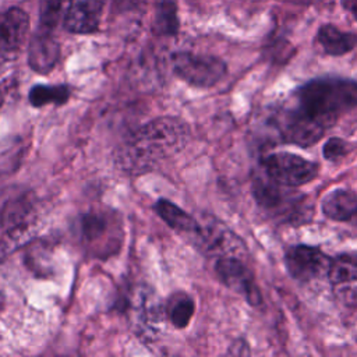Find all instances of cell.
Here are the masks:
<instances>
[{
    "mask_svg": "<svg viewBox=\"0 0 357 357\" xmlns=\"http://www.w3.org/2000/svg\"><path fill=\"white\" fill-rule=\"evenodd\" d=\"M188 124L172 116L158 117L139 127L117 149L116 163L127 174L137 176L159 167L188 142Z\"/></svg>",
    "mask_w": 357,
    "mask_h": 357,
    "instance_id": "1",
    "label": "cell"
},
{
    "mask_svg": "<svg viewBox=\"0 0 357 357\" xmlns=\"http://www.w3.org/2000/svg\"><path fill=\"white\" fill-rule=\"evenodd\" d=\"M296 100L297 109L329 128L357 106V82L337 77L315 78L296 91Z\"/></svg>",
    "mask_w": 357,
    "mask_h": 357,
    "instance_id": "2",
    "label": "cell"
},
{
    "mask_svg": "<svg viewBox=\"0 0 357 357\" xmlns=\"http://www.w3.org/2000/svg\"><path fill=\"white\" fill-rule=\"evenodd\" d=\"M266 177L258 176L252 183V194L258 205L279 220H303V215L307 213L304 212L307 211L305 197L287 190V185L273 181L269 176Z\"/></svg>",
    "mask_w": 357,
    "mask_h": 357,
    "instance_id": "3",
    "label": "cell"
},
{
    "mask_svg": "<svg viewBox=\"0 0 357 357\" xmlns=\"http://www.w3.org/2000/svg\"><path fill=\"white\" fill-rule=\"evenodd\" d=\"M79 226L82 243L93 255H110L120 247V222L113 213L103 211L88 212L81 218Z\"/></svg>",
    "mask_w": 357,
    "mask_h": 357,
    "instance_id": "4",
    "label": "cell"
},
{
    "mask_svg": "<svg viewBox=\"0 0 357 357\" xmlns=\"http://www.w3.org/2000/svg\"><path fill=\"white\" fill-rule=\"evenodd\" d=\"M195 231L191 234L194 244L206 255L212 257H236L244 252L241 240L220 220L211 215H202Z\"/></svg>",
    "mask_w": 357,
    "mask_h": 357,
    "instance_id": "5",
    "label": "cell"
},
{
    "mask_svg": "<svg viewBox=\"0 0 357 357\" xmlns=\"http://www.w3.org/2000/svg\"><path fill=\"white\" fill-rule=\"evenodd\" d=\"M174 74L187 84L197 88L216 85L227 73L225 61L215 56L177 52L172 57Z\"/></svg>",
    "mask_w": 357,
    "mask_h": 357,
    "instance_id": "6",
    "label": "cell"
},
{
    "mask_svg": "<svg viewBox=\"0 0 357 357\" xmlns=\"http://www.w3.org/2000/svg\"><path fill=\"white\" fill-rule=\"evenodd\" d=\"M261 165L266 176L287 187L304 185L318 176L317 163L290 152L271 153L261 160Z\"/></svg>",
    "mask_w": 357,
    "mask_h": 357,
    "instance_id": "7",
    "label": "cell"
},
{
    "mask_svg": "<svg viewBox=\"0 0 357 357\" xmlns=\"http://www.w3.org/2000/svg\"><path fill=\"white\" fill-rule=\"evenodd\" d=\"M287 273L297 282L308 283L318 276L328 273L331 259L317 247L297 244L287 248L284 254Z\"/></svg>",
    "mask_w": 357,
    "mask_h": 357,
    "instance_id": "8",
    "label": "cell"
},
{
    "mask_svg": "<svg viewBox=\"0 0 357 357\" xmlns=\"http://www.w3.org/2000/svg\"><path fill=\"white\" fill-rule=\"evenodd\" d=\"M215 271L225 286L241 294L251 305H259L262 303V296L255 283V278L240 258H218Z\"/></svg>",
    "mask_w": 357,
    "mask_h": 357,
    "instance_id": "9",
    "label": "cell"
},
{
    "mask_svg": "<svg viewBox=\"0 0 357 357\" xmlns=\"http://www.w3.org/2000/svg\"><path fill=\"white\" fill-rule=\"evenodd\" d=\"M279 128L286 142L300 146L314 145L328 130L324 124L311 119L296 106L283 114Z\"/></svg>",
    "mask_w": 357,
    "mask_h": 357,
    "instance_id": "10",
    "label": "cell"
},
{
    "mask_svg": "<svg viewBox=\"0 0 357 357\" xmlns=\"http://www.w3.org/2000/svg\"><path fill=\"white\" fill-rule=\"evenodd\" d=\"M29 29V17L21 8L0 14V61L14 59L21 50Z\"/></svg>",
    "mask_w": 357,
    "mask_h": 357,
    "instance_id": "11",
    "label": "cell"
},
{
    "mask_svg": "<svg viewBox=\"0 0 357 357\" xmlns=\"http://www.w3.org/2000/svg\"><path fill=\"white\" fill-rule=\"evenodd\" d=\"M328 278L337 300L357 301V254H342L331 261Z\"/></svg>",
    "mask_w": 357,
    "mask_h": 357,
    "instance_id": "12",
    "label": "cell"
},
{
    "mask_svg": "<svg viewBox=\"0 0 357 357\" xmlns=\"http://www.w3.org/2000/svg\"><path fill=\"white\" fill-rule=\"evenodd\" d=\"M60 57V46L56 38L52 35V29L40 28L28 45V64L40 74L49 73Z\"/></svg>",
    "mask_w": 357,
    "mask_h": 357,
    "instance_id": "13",
    "label": "cell"
},
{
    "mask_svg": "<svg viewBox=\"0 0 357 357\" xmlns=\"http://www.w3.org/2000/svg\"><path fill=\"white\" fill-rule=\"evenodd\" d=\"M102 8L103 4L100 0H82L74 3L64 17L63 25L73 33H92L99 26Z\"/></svg>",
    "mask_w": 357,
    "mask_h": 357,
    "instance_id": "14",
    "label": "cell"
},
{
    "mask_svg": "<svg viewBox=\"0 0 357 357\" xmlns=\"http://www.w3.org/2000/svg\"><path fill=\"white\" fill-rule=\"evenodd\" d=\"M322 212L336 222H357V194L335 190L322 199Z\"/></svg>",
    "mask_w": 357,
    "mask_h": 357,
    "instance_id": "15",
    "label": "cell"
},
{
    "mask_svg": "<svg viewBox=\"0 0 357 357\" xmlns=\"http://www.w3.org/2000/svg\"><path fill=\"white\" fill-rule=\"evenodd\" d=\"M153 209L158 213V216L177 233L191 236L197 229V218L187 213L185 211H183L181 208H178L166 198H159L155 202Z\"/></svg>",
    "mask_w": 357,
    "mask_h": 357,
    "instance_id": "16",
    "label": "cell"
},
{
    "mask_svg": "<svg viewBox=\"0 0 357 357\" xmlns=\"http://www.w3.org/2000/svg\"><path fill=\"white\" fill-rule=\"evenodd\" d=\"M317 40L326 54L342 56L357 46V36L350 32H342L333 25L319 28Z\"/></svg>",
    "mask_w": 357,
    "mask_h": 357,
    "instance_id": "17",
    "label": "cell"
},
{
    "mask_svg": "<svg viewBox=\"0 0 357 357\" xmlns=\"http://www.w3.org/2000/svg\"><path fill=\"white\" fill-rule=\"evenodd\" d=\"M135 314H137V321L139 322L138 325L152 331L156 328L160 321H163V307L158 303L152 291L148 290H139L135 298Z\"/></svg>",
    "mask_w": 357,
    "mask_h": 357,
    "instance_id": "18",
    "label": "cell"
},
{
    "mask_svg": "<svg viewBox=\"0 0 357 357\" xmlns=\"http://www.w3.org/2000/svg\"><path fill=\"white\" fill-rule=\"evenodd\" d=\"M165 311L170 324L177 329H183L190 324L195 311V304L187 293L177 291L169 297Z\"/></svg>",
    "mask_w": 357,
    "mask_h": 357,
    "instance_id": "19",
    "label": "cell"
},
{
    "mask_svg": "<svg viewBox=\"0 0 357 357\" xmlns=\"http://www.w3.org/2000/svg\"><path fill=\"white\" fill-rule=\"evenodd\" d=\"M71 89L67 85H35L29 91V103L35 107L45 105H63L70 99Z\"/></svg>",
    "mask_w": 357,
    "mask_h": 357,
    "instance_id": "20",
    "label": "cell"
},
{
    "mask_svg": "<svg viewBox=\"0 0 357 357\" xmlns=\"http://www.w3.org/2000/svg\"><path fill=\"white\" fill-rule=\"evenodd\" d=\"M74 6V0H42L39 8L40 28L53 29L60 22Z\"/></svg>",
    "mask_w": 357,
    "mask_h": 357,
    "instance_id": "21",
    "label": "cell"
},
{
    "mask_svg": "<svg viewBox=\"0 0 357 357\" xmlns=\"http://www.w3.org/2000/svg\"><path fill=\"white\" fill-rule=\"evenodd\" d=\"M178 29V18H177V7L172 0H162L156 7L153 31L158 35L170 36L174 35Z\"/></svg>",
    "mask_w": 357,
    "mask_h": 357,
    "instance_id": "22",
    "label": "cell"
},
{
    "mask_svg": "<svg viewBox=\"0 0 357 357\" xmlns=\"http://www.w3.org/2000/svg\"><path fill=\"white\" fill-rule=\"evenodd\" d=\"M347 152H349V144L344 139L337 138V137L329 138L322 148V153H324L325 159L331 160V162H335V160L346 156Z\"/></svg>",
    "mask_w": 357,
    "mask_h": 357,
    "instance_id": "23",
    "label": "cell"
},
{
    "mask_svg": "<svg viewBox=\"0 0 357 357\" xmlns=\"http://www.w3.org/2000/svg\"><path fill=\"white\" fill-rule=\"evenodd\" d=\"M343 4H344V8H347L357 20V0H343Z\"/></svg>",
    "mask_w": 357,
    "mask_h": 357,
    "instance_id": "24",
    "label": "cell"
},
{
    "mask_svg": "<svg viewBox=\"0 0 357 357\" xmlns=\"http://www.w3.org/2000/svg\"><path fill=\"white\" fill-rule=\"evenodd\" d=\"M1 105H3V98H1V95H0V107H1Z\"/></svg>",
    "mask_w": 357,
    "mask_h": 357,
    "instance_id": "25",
    "label": "cell"
}]
</instances>
